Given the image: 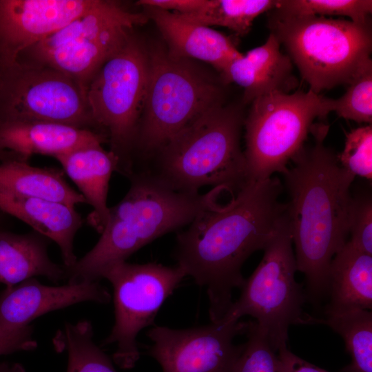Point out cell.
Instances as JSON below:
<instances>
[{"instance_id":"52a82bcc","label":"cell","mask_w":372,"mask_h":372,"mask_svg":"<svg viewBox=\"0 0 372 372\" xmlns=\"http://www.w3.org/2000/svg\"><path fill=\"white\" fill-rule=\"evenodd\" d=\"M149 55V77L135 147L150 156L170 138L211 109L223 105L218 82L167 49Z\"/></svg>"},{"instance_id":"d6986e66","label":"cell","mask_w":372,"mask_h":372,"mask_svg":"<svg viewBox=\"0 0 372 372\" xmlns=\"http://www.w3.org/2000/svg\"><path fill=\"white\" fill-rule=\"evenodd\" d=\"M0 211L17 218L34 231L54 241L60 248L65 269L75 264L77 258L74 252V239L83 220L74 207L0 192Z\"/></svg>"},{"instance_id":"d590c367","label":"cell","mask_w":372,"mask_h":372,"mask_svg":"<svg viewBox=\"0 0 372 372\" xmlns=\"http://www.w3.org/2000/svg\"><path fill=\"white\" fill-rule=\"evenodd\" d=\"M0 213H1V211H0ZM1 222H2V214H0V226H1ZM0 229H1V228H0Z\"/></svg>"},{"instance_id":"cb8c5ba5","label":"cell","mask_w":372,"mask_h":372,"mask_svg":"<svg viewBox=\"0 0 372 372\" xmlns=\"http://www.w3.org/2000/svg\"><path fill=\"white\" fill-rule=\"evenodd\" d=\"M314 323L328 326L342 338L351 360L341 371L372 372L371 310L328 312L324 318H314Z\"/></svg>"},{"instance_id":"d4e9b609","label":"cell","mask_w":372,"mask_h":372,"mask_svg":"<svg viewBox=\"0 0 372 372\" xmlns=\"http://www.w3.org/2000/svg\"><path fill=\"white\" fill-rule=\"evenodd\" d=\"M53 344L57 352L67 353V372H117L111 359L94 343L87 320L66 322L55 334Z\"/></svg>"},{"instance_id":"f1b7e54d","label":"cell","mask_w":372,"mask_h":372,"mask_svg":"<svg viewBox=\"0 0 372 372\" xmlns=\"http://www.w3.org/2000/svg\"><path fill=\"white\" fill-rule=\"evenodd\" d=\"M245 334L247 340L241 344L231 372H285L281 355L254 321L247 322Z\"/></svg>"},{"instance_id":"8fae6325","label":"cell","mask_w":372,"mask_h":372,"mask_svg":"<svg viewBox=\"0 0 372 372\" xmlns=\"http://www.w3.org/2000/svg\"><path fill=\"white\" fill-rule=\"evenodd\" d=\"M186 276L179 266L127 261L108 267L102 278L113 289L114 324L106 344H116L114 362L121 369H132L140 358L139 332L152 324L160 308Z\"/></svg>"},{"instance_id":"2e32d148","label":"cell","mask_w":372,"mask_h":372,"mask_svg":"<svg viewBox=\"0 0 372 372\" xmlns=\"http://www.w3.org/2000/svg\"><path fill=\"white\" fill-rule=\"evenodd\" d=\"M167 45V52L177 59H195L211 65L220 74L241 53L233 40L210 27L182 15L145 7Z\"/></svg>"},{"instance_id":"ffe728a7","label":"cell","mask_w":372,"mask_h":372,"mask_svg":"<svg viewBox=\"0 0 372 372\" xmlns=\"http://www.w3.org/2000/svg\"><path fill=\"white\" fill-rule=\"evenodd\" d=\"M56 158L63 171L76 185L86 203L93 208L87 223L101 233L106 225L109 210L107 198L111 176L118 169V159L103 143H98L59 155Z\"/></svg>"},{"instance_id":"7402d4cb","label":"cell","mask_w":372,"mask_h":372,"mask_svg":"<svg viewBox=\"0 0 372 372\" xmlns=\"http://www.w3.org/2000/svg\"><path fill=\"white\" fill-rule=\"evenodd\" d=\"M325 313L372 309V256L349 242L333 258L329 271Z\"/></svg>"},{"instance_id":"4316f807","label":"cell","mask_w":372,"mask_h":372,"mask_svg":"<svg viewBox=\"0 0 372 372\" xmlns=\"http://www.w3.org/2000/svg\"><path fill=\"white\" fill-rule=\"evenodd\" d=\"M288 16H344L360 25H368L371 0H279L273 9Z\"/></svg>"},{"instance_id":"e575fe53","label":"cell","mask_w":372,"mask_h":372,"mask_svg":"<svg viewBox=\"0 0 372 372\" xmlns=\"http://www.w3.org/2000/svg\"><path fill=\"white\" fill-rule=\"evenodd\" d=\"M13 159H19V160L27 161L24 160L23 158H21L20 156L17 155V154L12 152L0 149V162H3V161L13 160Z\"/></svg>"},{"instance_id":"1f68e13d","label":"cell","mask_w":372,"mask_h":372,"mask_svg":"<svg viewBox=\"0 0 372 372\" xmlns=\"http://www.w3.org/2000/svg\"><path fill=\"white\" fill-rule=\"evenodd\" d=\"M30 325L14 329L0 330V355L21 351H31L37 344Z\"/></svg>"},{"instance_id":"277c9868","label":"cell","mask_w":372,"mask_h":372,"mask_svg":"<svg viewBox=\"0 0 372 372\" xmlns=\"http://www.w3.org/2000/svg\"><path fill=\"white\" fill-rule=\"evenodd\" d=\"M244 120L238 108L221 105L187 125L149 156L145 172L175 191L198 193L201 187H223L230 193L247 182L240 145Z\"/></svg>"},{"instance_id":"9a60e30c","label":"cell","mask_w":372,"mask_h":372,"mask_svg":"<svg viewBox=\"0 0 372 372\" xmlns=\"http://www.w3.org/2000/svg\"><path fill=\"white\" fill-rule=\"evenodd\" d=\"M110 300V293L97 281L54 287L30 278L0 293V330L28 326L42 315L76 303L104 304Z\"/></svg>"},{"instance_id":"484cf974","label":"cell","mask_w":372,"mask_h":372,"mask_svg":"<svg viewBox=\"0 0 372 372\" xmlns=\"http://www.w3.org/2000/svg\"><path fill=\"white\" fill-rule=\"evenodd\" d=\"M277 3V0H205L199 10L179 14L199 24L225 27L243 36L257 17L274 9Z\"/></svg>"},{"instance_id":"f546056e","label":"cell","mask_w":372,"mask_h":372,"mask_svg":"<svg viewBox=\"0 0 372 372\" xmlns=\"http://www.w3.org/2000/svg\"><path fill=\"white\" fill-rule=\"evenodd\" d=\"M341 166L354 176L372 178V126L367 125L347 134L344 147L338 155Z\"/></svg>"},{"instance_id":"9c48e42d","label":"cell","mask_w":372,"mask_h":372,"mask_svg":"<svg viewBox=\"0 0 372 372\" xmlns=\"http://www.w3.org/2000/svg\"><path fill=\"white\" fill-rule=\"evenodd\" d=\"M289 220L263 249L262 258L240 288L223 318L239 320L249 316L276 351L287 349L292 324L313 323L303 311L306 296L295 278L298 271Z\"/></svg>"},{"instance_id":"d6a6232c","label":"cell","mask_w":372,"mask_h":372,"mask_svg":"<svg viewBox=\"0 0 372 372\" xmlns=\"http://www.w3.org/2000/svg\"><path fill=\"white\" fill-rule=\"evenodd\" d=\"M278 353L283 359L285 372H329L300 358L288 349Z\"/></svg>"},{"instance_id":"6da1fadb","label":"cell","mask_w":372,"mask_h":372,"mask_svg":"<svg viewBox=\"0 0 372 372\" xmlns=\"http://www.w3.org/2000/svg\"><path fill=\"white\" fill-rule=\"evenodd\" d=\"M282 191L276 177L248 181L229 203L205 209L177 232L176 265L205 288L211 322L224 317L234 289L244 285L246 260L263 250L287 221Z\"/></svg>"},{"instance_id":"30bf717a","label":"cell","mask_w":372,"mask_h":372,"mask_svg":"<svg viewBox=\"0 0 372 372\" xmlns=\"http://www.w3.org/2000/svg\"><path fill=\"white\" fill-rule=\"evenodd\" d=\"M322 99L309 90L273 92L251 102L244 120L248 181L286 172L288 163L303 147L314 119L327 116Z\"/></svg>"},{"instance_id":"603a6c76","label":"cell","mask_w":372,"mask_h":372,"mask_svg":"<svg viewBox=\"0 0 372 372\" xmlns=\"http://www.w3.org/2000/svg\"><path fill=\"white\" fill-rule=\"evenodd\" d=\"M63 170L38 167L28 161L0 162V192L39 198L74 207L86 203L84 197L67 183Z\"/></svg>"},{"instance_id":"836d02e7","label":"cell","mask_w":372,"mask_h":372,"mask_svg":"<svg viewBox=\"0 0 372 372\" xmlns=\"http://www.w3.org/2000/svg\"><path fill=\"white\" fill-rule=\"evenodd\" d=\"M0 372H25V371L21 364L1 362Z\"/></svg>"},{"instance_id":"5bb4252c","label":"cell","mask_w":372,"mask_h":372,"mask_svg":"<svg viewBox=\"0 0 372 372\" xmlns=\"http://www.w3.org/2000/svg\"><path fill=\"white\" fill-rule=\"evenodd\" d=\"M94 0H0V71L86 11Z\"/></svg>"},{"instance_id":"8992f818","label":"cell","mask_w":372,"mask_h":372,"mask_svg":"<svg viewBox=\"0 0 372 372\" xmlns=\"http://www.w3.org/2000/svg\"><path fill=\"white\" fill-rule=\"evenodd\" d=\"M148 77V52L132 33L85 87L94 130L106 137L118 159L116 172L126 177L132 171Z\"/></svg>"},{"instance_id":"3957f363","label":"cell","mask_w":372,"mask_h":372,"mask_svg":"<svg viewBox=\"0 0 372 372\" xmlns=\"http://www.w3.org/2000/svg\"><path fill=\"white\" fill-rule=\"evenodd\" d=\"M124 198L110 208L94 247L65 269L68 283L95 282L110 266L126 260L155 239L189 225L202 211L218 204L226 189L205 194L175 191L150 174L134 171Z\"/></svg>"},{"instance_id":"ba28073f","label":"cell","mask_w":372,"mask_h":372,"mask_svg":"<svg viewBox=\"0 0 372 372\" xmlns=\"http://www.w3.org/2000/svg\"><path fill=\"white\" fill-rule=\"evenodd\" d=\"M147 19L146 15L130 12L118 2L94 0L81 15L23 52L18 61L52 68L85 90L99 68Z\"/></svg>"},{"instance_id":"5b68a950","label":"cell","mask_w":372,"mask_h":372,"mask_svg":"<svg viewBox=\"0 0 372 372\" xmlns=\"http://www.w3.org/2000/svg\"><path fill=\"white\" fill-rule=\"evenodd\" d=\"M268 25L316 94L349 85L372 65L368 25L318 16H288L273 9Z\"/></svg>"},{"instance_id":"4dcf8cb0","label":"cell","mask_w":372,"mask_h":372,"mask_svg":"<svg viewBox=\"0 0 372 372\" xmlns=\"http://www.w3.org/2000/svg\"><path fill=\"white\" fill-rule=\"evenodd\" d=\"M349 242L372 256V200L370 194L352 197L349 218Z\"/></svg>"},{"instance_id":"44dd1931","label":"cell","mask_w":372,"mask_h":372,"mask_svg":"<svg viewBox=\"0 0 372 372\" xmlns=\"http://www.w3.org/2000/svg\"><path fill=\"white\" fill-rule=\"evenodd\" d=\"M50 240L32 231L25 234L0 229V282L6 287L36 276L54 282L65 279L64 266L52 262L48 253Z\"/></svg>"},{"instance_id":"7a4b0ae2","label":"cell","mask_w":372,"mask_h":372,"mask_svg":"<svg viewBox=\"0 0 372 372\" xmlns=\"http://www.w3.org/2000/svg\"><path fill=\"white\" fill-rule=\"evenodd\" d=\"M329 125L313 124L314 143L302 147L285 174L287 216L298 271L304 273L313 302L328 295L331 260L347 242L355 176L324 144Z\"/></svg>"},{"instance_id":"ac0fdd59","label":"cell","mask_w":372,"mask_h":372,"mask_svg":"<svg viewBox=\"0 0 372 372\" xmlns=\"http://www.w3.org/2000/svg\"><path fill=\"white\" fill-rule=\"evenodd\" d=\"M107 142L92 130L43 121H0V149L28 161L34 154L56 156L94 143Z\"/></svg>"},{"instance_id":"83f0119b","label":"cell","mask_w":372,"mask_h":372,"mask_svg":"<svg viewBox=\"0 0 372 372\" xmlns=\"http://www.w3.org/2000/svg\"><path fill=\"white\" fill-rule=\"evenodd\" d=\"M340 98L323 97L326 115L335 112L339 116L358 123L372 122V65L366 67L349 85Z\"/></svg>"},{"instance_id":"7c38bea8","label":"cell","mask_w":372,"mask_h":372,"mask_svg":"<svg viewBox=\"0 0 372 372\" xmlns=\"http://www.w3.org/2000/svg\"><path fill=\"white\" fill-rule=\"evenodd\" d=\"M14 120L54 122L96 131L85 88L59 70L29 61H19L0 71V121Z\"/></svg>"},{"instance_id":"4fadbf2b","label":"cell","mask_w":372,"mask_h":372,"mask_svg":"<svg viewBox=\"0 0 372 372\" xmlns=\"http://www.w3.org/2000/svg\"><path fill=\"white\" fill-rule=\"evenodd\" d=\"M247 326L226 318L187 329L155 326L147 333L148 353L163 372H231L241 348L234 338Z\"/></svg>"},{"instance_id":"e0dca14e","label":"cell","mask_w":372,"mask_h":372,"mask_svg":"<svg viewBox=\"0 0 372 372\" xmlns=\"http://www.w3.org/2000/svg\"><path fill=\"white\" fill-rule=\"evenodd\" d=\"M220 76L225 83L243 88L244 103L273 92L288 94L298 85L292 61L280 51V43L272 33L264 44L234 59Z\"/></svg>"}]
</instances>
